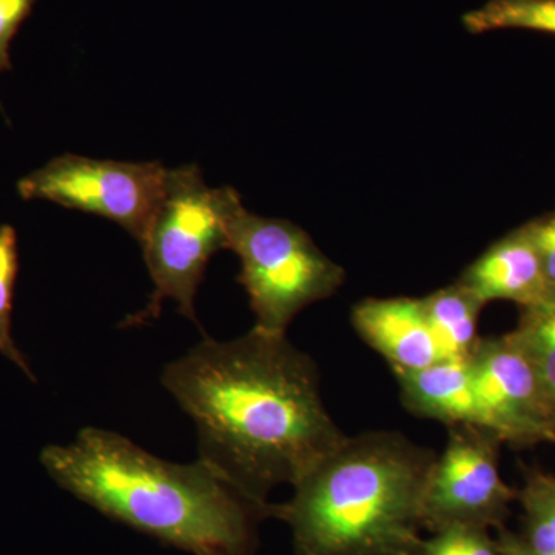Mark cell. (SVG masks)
Listing matches in <instances>:
<instances>
[{
	"label": "cell",
	"mask_w": 555,
	"mask_h": 555,
	"mask_svg": "<svg viewBox=\"0 0 555 555\" xmlns=\"http://www.w3.org/2000/svg\"><path fill=\"white\" fill-rule=\"evenodd\" d=\"M459 283L483 306L513 301L526 308L546 298L545 273L528 222L492 244L463 272Z\"/></svg>",
	"instance_id": "10"
},
{
	"label": "cell",
	"mask_w": 555,
	"mask_h": 555,
	"mask_svg": "<svg viewBox=\"0 0 555 555\" xmlns=\"http://www.w3.org/2000/svg\"><path fill=\"white\" fill-rule=\"evenodd\" d=\"M422 299L443 360H467L473 356L480 341L478 318L485 306L459 281Z\"/></svg>",
	"instance_id": "12"
},
{
	"label": "cell",
	"mask_w": 555,
	"mask_h": 555,
	"mask_svg": "<svg viewBox=\"0 0 555 555\" xmlns=\"http://www.w3.org/2000/svg\"><path fill=\"white\" fill-rule=\"evenodd\" d=\"M352 324L377 350L393 375L409 374L443 361L422 298H367L352 310Z\"/></svg>",
	"instance_id": "9"
},
{
	"label": "cell",
	"mask_w": 555,
	"mask_h": 555,
	"mask_svg": "<svg viewBox=\"0 0 555 555\" xmlns=\"http://www.w3.org/2000/svg\"><path fill=\"white\" fill-rule=\"evenodd\" d=\"M524 507V540L535 555H555V477L529 470L517 492Z\"/></svg>",
	"instance_id": "15"
},
{
	"label": "cell",
	"mask_w": 555,
	"mask_h": 555,
	"mask_svg": "<svg viewBox=\"0 0 555 555\" xmlns=\"http://www.w3.org/2000/svg\"><path fill=\"white\" fill-rule=\"evenodd\" d=\"M534 238L540 261H542L543 273L547 284V292L555 294V211L532 219L528 222Z\"/></svg>",
	"instance_id": "19"
},
{
	"label": "cell",
	"mask_w": 555,
	"mask_h": 555,
	"mask_svg": "<svg viewBox=\"0 0 555 555\" xmlns=\"http://www.w3.org/2000/svg\"><path fill=\"white\" fill-rule=\"evenodd\" d=\"M462 24L474 36L503 30L555 36V0H488L463 14Z\"/></svg>",
	"instance_id": "14"
},
{
	"label": "cell",
	"mask_w": 555,
	"mask_h": 555,
	"mask_svg": "<svg viewBox=\"0 0 555 555\" xmlns=\"http://www.w3.org/2000/svg\"><path fill=\"white\" fill-rule=\"evenodd\" d=\"M228 248L240 258L238 283L255 313L254 327L268 334L286 335L299 312L345 283V269L308 232L287 219L251 214L240 193L229 207Z\"/></svg>",
	"instance_id": "5"
},
{
	"label": "cell",
	"mask_w": 555,
	"mask_h": 555,
	"mask_svg": "<svg viewBox=\"0 0 555 555\" xmlns=\"http://www.w3.org/2000/svg\"><path fill=\"white\" fill-rule=\"evenodd\" d=\"M36 3L38 0H0V75L13 69L11 43L31 16Z\"/></svg>",
	"instance_id": "18"
},
{
	"label": "cell",
	"mask_w": 555,
	"mask_h": 555,
	"mask_svg": "<svg viewBox=\"0 0 555 555\" xmlns=\"http://www.w3.org/2000/svg\"><path fill=\"white\" fill-rule=\"evenodd\" d=\"M40 462L62 489L118 521L193 555H255L270 503L244 495L198 459L167 462L112 430L86 427Z\"/></svg>",
	"instance_id": "2"
},
{
	"label": "cell",
	"mask_w": 555,
	"mask_h": 555,
	"mask_svg": "<svg viewBox=\"0 0 555 555\" xmlns=\"http://www.w3.org/2000/svg\"><path fill=\"white\" fill-rule=\"evenodd\" d=\"M414 555H496V542L489 529L452 525L423 539Z\"/></svg>",
	"instance_id": "17"
},
{
	"label": "cell",
	"mask_w": 555,
	"mask_h": 555,
	"mask_svg": "<svg viewBox=\"0 0 555 555\" xmlns=\"http://www.w3.org/2000/svg\"><path fill=\"white\" fill-rule=\"evenodd\" d=\"M236 193L208 188L196 164L167 171L164 198L141 244L155 287L145 308L127 317L120 328L152 324L166 299L201 327L195 298L211 257L228 248V214Z\"/></svg>",
	"instance_id": "4"
},
{
	"label": "cell",
	"mask_w": 555,
	"mask_h": 555,
	"mask_svg": "<svg viewBox=\"0 0 555 555\" xmlns=\"http://www.w3.org/2000/svg\"><path fill=\"white\" fill-rule=\"evenodd\" d=\"M448 429L447 447L427 480L423 526L430 532L452 525L503 528L517 491L500 476L502 441L477 426Z\"/></svg>",
	"instance_id": "7"
},
{
	"label": "cell",
	"mask_w": 555,
	"mask_h": 555,
	"mask_svg": "<svg viewBox=\"0 0 555 555\" xmlns=\"http://www.w3.org/2000/svg\"><path fill=\"white\" fill-rule=\"evenodd\" d=\"M167 171L158 160L126 163L65 153L21 178L17 193L24 201H50L109 219L141 246L164 198Z\"/></svg>",
	"instance_id": "6"
},
{
	"label": "cell",
	"mask_w": 555,
	"mask_h": 555,
	"mask_svg": "<svg viewBox=\"0 0 555 555\" xmlns=\"http://www.w3.org/2000/svg\"><path fill=\"white\" fill-rule=\"evenodd\" d=\"M481 427L513 447L555 441V422L534 366L513 334L480 338L469 357Z\"/></svg>",
	"instance_id": "8"
},
{
	"label": "cell",
	"mask_w": 555,
	"mask_h": 555,
	"mask_svg": "<svg viewBox=\"0 0 555 555\" xmlns=\"http://www.w3.org/2000/svg\"><path fill=\"white\" fill-rule=\"evenodd\" d=\"M511 334L534 366L555 422V294L521 308L518 326Z\"/></svg>",
	"instance_id": "13"
},
{
	"label": "cell",
	"mask_w": 555,
	"mask_h": 555,
	"mask_svg": "<svg viewBox=\"0 0 555 555\" xmlns=\"http://www.w3.org/2000/svg\"><path fill=\"white\" fill-rule=\"evenodd\" d=\"M20 273V247L16 229L10 224L0 225V353L36 383L27 358L13 339V301Z\"/></svg>",
	"instance_id": "16"
},
{
	"label": "cell",
	"mask_w": 555,
	"mask_h": 555,
	"mask_svg": "<svg viewBox=\"0 0 555 555\" xmlns=\"http://www.w3.org/2000/svg\"><path fill=\"white\" fill-rule=\"evenodd\" d=\"M436 459L398 433L346 436L270 517L291 528L297 555H414Z\"/></svg>",
	"instance_id": "3"
},
{
	"label": "cell",
	"mask_w": 555,
	"mask_h": 555,
	"mask_svg": "<svg viewBox=\"0 0 555 555\" xmlns=\"http://www.w3.org/2000/svg\"><path fill=\"white\" fill-rule=\"evenodd\" d=\"M496 542V555H535L526 545L524 537L514 534L505 528L499 529Z\"/></svg>",
	"instance_id": "20"
},
{
	"label": "cell",
	"mask_w": 555,
	"mask_h": 555,
	"mask_svg": "<svg viewBox=\"0 0 555 555\" xmlns=\"http://www.w3.org/2000/svg\"><path fill=\"white\" fill-rule=\"evenodd\" d=\"M396 377L401 400L412 414L436 420L448 427H481L480 404L469 358L438 361L433 366Z\"/></svg>",
	"instance_id": "11"
},
{
	"label": "cell",
	"mask_w": 555,
	"mask_h": 555,
	"mask_svg": "<svg viewBox=\"0 0 555 555\" xmlns=\"http://www.w3.org/2000/svg\"><path fill=\"white\" fill-rule=\"evenodd\" d=\"M160 383L195 423L199 459L264 505L346 437L321 397L317 364L286 335L251 327L230 341L204 337Z\"/></svg>",
	"instance_id": "1"
}]
</instances>
